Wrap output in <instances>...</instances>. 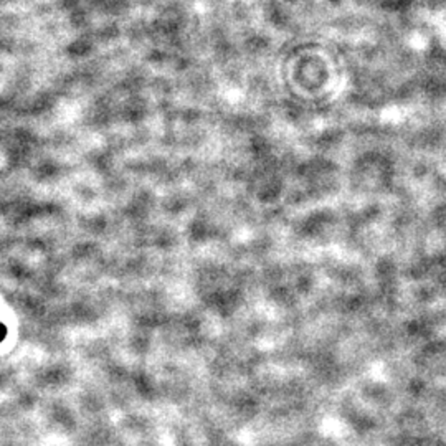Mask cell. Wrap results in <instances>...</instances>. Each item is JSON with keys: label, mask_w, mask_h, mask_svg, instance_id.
I'll return each instance as SVG.
<instances>
[{"label": "cell", "mask_w": 446, "mask_h": 446, "mask_svg": "<svg viewBox=\"0 0 446 446\" xmlns=\"http://www.w3.org/2000/svg\"><path fill=\"white\" fill-rule=\"evenodd\" d=\"M5 334H7V329H5V326L2 324V322H0V342L4 341V337H5Z\"/></svg>", "instance_id": "cell-1"}]
</instances>
